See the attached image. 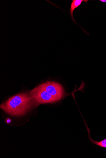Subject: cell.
<instances>
[{
    "label": "cell",
    "instance_id": "obj_4",
    "mask_svg": "<svg viewBox=\"0 0 106 158\" xmlns=\"http://www.w3.org/2000/svg\"><path fill=\"white\" fill-rule=\"evenodd\" d=\"M88 1H84V0H72L70 6L69 13L70 17L74 23L77 24L73 16V13L75 10L78 8L83 2L87 3Z\"/></svg>",
    "mask_w": 106,
    "mask_h": 158
},
{
    "label": "cell",
    "instance_id": "obj_1",
    "mask_svg": "<svg viewBox=\"0 0 106 158\" xmlns=\"http://www.w3.org/2000/svg\"><path fill=\"white\" fill-rule=\"evenodd\" d=\"M33 101L30 94L22 93L11 97L1 105V108L13 116L24 115L30 109Z\"/></svg>",
    "mask_w": 106,
    "mask_h": 158
},
{
    "label": "cell",
    "instance_id": "obj_6",
    "mask_svg": "<svg viewBox=\"0 0 106 158\" xmlns=\"http://www.w3.org/2000/svg\"><path fill=\"white\" fill-rule=\"evenodd\" d=\"M99 1L102 2L106 3V0H100Z\"/></svg>",
    "mask_w": 106,
    "mask_h": 158
},
{
    "label": "cell",
    "instance_id": "obj_3",
    "mask_svg": "<svg viewBox=\"0 0 106 158\" xmlns=\"http://www.w3.org/2000/svg\"><path fill=\"white\" fill-rule=\"evenodd\" d=\"M41 85L58 101L63 97L64 90L63 86L60 84L54 81H47Z\"/></svg>",
    "mask_w": 106,
    "mask_h": 158
},
{
    "label": "cell",
    "instance_id": "obj_2",
    "mask_svg": "<svg viewBox=\"0 0 106 158\" xmlns=\"http://www.w3.org/2000/svg\"><path fill=\"white\" fill-rule=\"evenodd\" d=\"M30 94L34 102L38 104L50 103L58 101L40 85L31 91Z\"/></svg>",
    "mask_w": 106,
    "mask_h": 158
},
{
    "label": "cell",
    "instance_id": "obj_5",
    "mask_svg": "<svg viewBox=\"0 0 106 158\" xmlns=\"http://www.w3.org/2000/svg\"><path fill=\"white\" fill-rule=\"evenodd\" d=\"M91 141L93 143L98 146L106 148V139H104L100 142L95 141L91 139Z\"/></svg>",
    "mask_w": 106,
    "mask_h": 158
}]
</instances>
